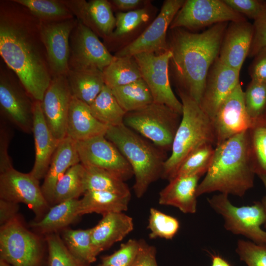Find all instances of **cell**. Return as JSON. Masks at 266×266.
Wrapping results in <instances>:
<instances>
[{
	"mask_svg": "<svg viewBox=\"0 0 266 266\" xmlns=\"http://www.w3.org/2000/svg\"><path fill=\"white\" fill-rule=\"evenodd\" d=\"M228 22L211 26L200 33L183 28L171 30L168 42L177 90L200 104L208 71L218 57Z\"/></svg>",
	"mask_w": 266,
	"mask_h": 266,
	"instance_id": "6da1fadb",
	"label": "cell"
},
{
	"mask_svg": "<svg viewBox=\"0 0 266 266\" xmlns=\"http://www.w3.org/2000/svg\"><path fill=\"white\" fill-rule=\"evenodd\" d=\"M24 20L1 13L0 54L34 101H41L52 78L31 28Z\"/></svg>",
	"mask_w": 266,
	"mask_h": 266,
	"instance_id": "7a4b0ae2",
	"label": "cell"
},
{
	"mask_svg": "<svg viewBox=\"0 0 266 266\" xmlns=\"http://www.w3.org/2000/svg\"><path fill=\"white\" fill-rule=\"evenodd\" d=\"M255 175L247 130L215 147L209 168L199 184L197 197L218 192L242 197L253 187Z\"/></svg>",
	"mask_w": 266,
	"mask_h": 266,
	"instance_id": "3957f363",
	"label": "cell"
},
{
	"mask_svg": "<svg viewBox=\"0 0 266 266\" xmlns=\"http://www.w3.org/2000/svg\"><path fill=\"white\" fill-rule=\"evenodd\" d=\"M131 166L135 178L133 190L141 198L150 185L161 177L166 151L152 145L124 124L108 127L105 135Z\"/></svg>",
	"mask_w": 266,
	"mask_h": 266,
	"instance_id": "277c9868",
	"label": "cell"
},
{
	"mask_svg": "<svg viewBox=\"0 0 266 266\" xmlns=\"http://www.w3.org/2000/svg\"><path fill=\"white\" fill-rule=\"evenodd\" d=\"M177 92L183 111L171 153L165 162L161 176L168 181L175 177L183 161L192 152L205 144L216 146L212 120L199 103L183 92L177 90Z\"/></svg>",
	"mask_w": 266,
	"mask_h": 266,
	"instance_id": "5b68a950",
	"label": "cell"
},
{
	"mask_svg": "<svg viewBox=\"0 0 266 266\" xmlns=\"http://www.w3.org/2000/svg\"><path fill=\"white\" fill-rule=\"evenodd\" d=\"M181 115L167 106L153 102L126 113L124 124L165 151L171 150Z\"/></svg>",
	"mask_w": 266,
	"mask_h": 266,
	"instance_id": "8992f818",
	"label": "cell"
},
{
	"mask_svg": "<svg viewBox=\"0 0 266 266\" xmlns=\"http://www.w3.org/2000/svg\"><path fill=\"white\" fill-rule=\"evenodd\" d=\"M207 201L212 209L222 217L228 231L243 235L255 243L266 245V232L261 227L265 216L261 201L236 206L231 203L229 195L221 193L207 198Z\"/></svg>",
	"mask_w": 266,
	"mask_h": 266,
	"instance_id": "52a82bcc",
	"label": "cell"
},
{
	"mask_svg": "<svg viewBox=\"0 0 266 266\" xmlns=\"http://www.w3.org/2000/svg\"><path fill=\"white\" fill-rule=\"evenodd\" d=\"M0 256L12 266H40L43 256L41 240L17 217L0 226Z\"/></svg>",
	"mask_w": 266,
	"mask_h": 266,
	"instance_id": "ba28073f",
	"label": "cell"
},
{
	"mask_svg": "<svg viewBox=\"0 0 266 266\" xmlns=\"http://www.w3.org/2000/svg\"><path fill=\"white\" fill-rule=\"evenodd\" d=\"M142 78L148 86L154 102L166 105L182 115L183 105L174 95L169 81V50L160 54L141 53L133 56Z\"/></svg>",
	"mask_w": 266,
	"mask_h": 266,
	"instance_id": "9c48e42d",
	"label": "cell"
},
{
	"mask_svg": "<svg viewBox=\"0 0 266 266\" xmlns=\"http://www.w3.org/2000/svg\"><path fill=\"white\" fill-rule=\"evenodd\" d=\"M246 20L243 15L234 11L223 0H187L177 12L169 29H198L228 22Z\"/></svg>",
	"mask_w": 266,
	"mask_h": 266,
	"instance_id": "30bf717a",
	"label": "cell"
},
{
	"mask_svg": "<svg viewBox=\"0 0 266 266\" xmlns=\"http://www.w3.org/2000/svg\"><path fill=\"white\" fill-rule=\"evenodd\" d=\"M184 0H166L151 24L137 38L119 50L116 57L133 56L141 53L160 54L169 50L167 31Z\"/></svg>",
	"mask_w": 266,
	"mask_h": 266,
	"instance_id": "8fae6325",
	"label": "cell"
},
{
	"mask_svg": "<svg viewBox=\"0 0 266 266\" xmlns=\"http://www.w3.org/2000/svg\"><path fill=\"white\" fill-rule=\"evenodd\" d=\"M0 198L26 204L34 212L37 220L50 208L39 186V180L30 172L23 173L13 167L0 173Z\"/></svg>",
	"mask_w": 266,
	"mask_h": 266,
	"instance_id": "7c38bea8",
	"label": "cell"
},
{
	"mask_svg": "<svg viewBox=\"0 0 266 266\" xmlns=\"http://www.w3.org/2000/svg\"><path fill=\"white\" fill-rule=\"evenodd\" d=\"M76 147L80 162L83 166L108 170L124 181L133 176L127 160L105 135L76 141Z\"/></svg>",
	"mask_w": 266,
	"mask_h": 266,
	"instance_id": "4fadbf2b",
	"label": "cell"
},
{
	"mask_svg": "<svg viewBox=\"0 0 266 266\" xmlns=\"http://www.w3.org/2000/svg\"><path fill=\"white\" fill-rule=\"evenodd\" d=\"M77 22L72 18L41 22L39 34L47 61L53 77L66 75L69 70V37Z\"/></svg>",
	"mask_w": 266,
	"mask_h": 266,
	"instance_id": "5bb4252c",
	"label": "cell"
},
{
	"mask_svg": "<svg viewBox=\"0 0 266 266\" xmlns=\"http://www.w3.org/2000/svg\"><path fill=\"white\" fill-rule=\"evenodd\" d=\"M70 69L103 71L114 58L97 35L78 21L70 35Z\"/></svg>",
	"mask_w": 266,
	"mask_h": 266,
	"instance_id": "9a60e30c",
	"label": "cell"
},
{
	"mask_svg": "<svg viewBox=\"0 0 266 266\" xmlns=\"http://www.w3.org/2000/svg\"><path fill=\"white\" fill-rule=\"evenodd\" d=\"M212 121L215 146L248 130L251 121L246 110L240 83L221 104Z\"/></svg>",
	"mask_w": 266,
	"mask_h": 266,
	"instance_id": "2e32d148",
	"label": "cell"
},
{
	"mask_svg": "<svg viewBox=\"0 0 266 266\" xmlns=\"http://www.w3.org/2000/svg\"><path fill=\"white\" fill-rule=\"evenodd\" d=\"M72 95L66 75L53 77L41 101L46 122L55 137L66 136L67 120Z\"/></svg>",
	"mask_w": 266,
	"mask_h": 266,
	"instance_id": "e0dca14e",
	"label": "cell"
},
{
	"mask_svg": "<svg viewBox=\"0 0 266 266\" xmlns=\"http://www.w3.org/2000/svg\"><path fill=\"white\" fill-rule=\"evenodd\" d=\"M31 98L25 89L0 77L1 118L26 133L33 132L34 101H32Z\"/></svg>",
	"mask_w": 266,
	"mask_h": 266,
	"instance_id": "ac0fdd59",
	"label": "cell"
},
{
	"mask_svg": "<svg viewBox=\"0 0 266 266\" xmlns=\"http://www.w3.org/2000/svg\"><path fill=\"white\" fill-rule=\"evenodd\" d=\"M239 74L240 71L223 64L218 58L211 66L200 105L211 120L221 104L240 83Z\"/></svg>",
	"mask_w": 266,
	"mask_h": 266,
	"instance_id": "d6986e66",
	"label": "cell"
},
{
	"mask_svg": "<svg viewBox=\"0 0 266 266\" xmlns=\"http://www.w3.org/2000/svg\"><path fill=\"white\" fill-rule=\"evenodd\" d=\"M253 35V25L246 20L231 22L222 40L219 60L240 71L246 58L248 57Z\"/></svg>",
	"mask_w": 266,
	"mask_h": 266,
	"instance_id": "ffe728a7",
	"label": "cell"
},
{
	"mask_svg": "<svg viewBox=\"0 0 266 266\" xmlns=\"http://www.w3.org/2000/svg\"><path fill=\"white\" fill-rule=\"evenodd\" d=\"M86 26L96 34L110 37L115 28L116 18L110 2L106 0L64 2Z\"/></svg>",
	"mask_w": 266,
	"mask_h": 266,
	"instance_id": "44dd1931",
	"label": "cell"
},
{
	"mask_svg": "<svg viewBox=\"0 0 266 266\" xmlns=\"http://www.w3.org/2000/svg\"><path fill=\"white\" fill-rule=\"evenodd\" d=\"M33 133L35 146V160L31 174L37 179L44 178L61 141L56 139L45 120L41 101H34Z\"/></svg>",
	"mask_w": 266,
	"mask_h": 266,
	"instance_id": "7402d4cb",
	"label": "cell"
},
{
	"mask_svg": "<svg viewBox=\"0 0 266 266\" xmlns=\"http://www.w3.org/2000/svg\"><path fill=\"white\" fill-rule=\"evenodd\" d=\"M133 218L124 212L102 215L100 221L91 228L93 247L98 255L115 243L121 241L133 229Z\"/></svg>",
	"mask_w": 266,
	"mask_h": 266,
	"instance_id": "603a6c76",
	"label": "cell"
},
{
	"mask_svg": "<svg viewBox=\"0 0 266 266\" xmlns=\"http://www.w3.org/2000/svg\"><path fill=\"white\" fill-rule=\"evenodd\" d=\"M201 177L198 174L174 177L160 192L159 204L175 207L184 213H195L197 209V191Z\"/></svg>",
	"mask_w": 266,
	"mask_h": 266,
	"instance_id": "cb8c5ba5",
	"label": "cell"
},
{
	"mask_svg": "<svg viewBox=\"0 0 266 266\" xmlns=\"http://www.w3.org/2000/svg\"><path fill=\"white\" fill-rule=\"evenodd\" d=\"M108 127L92 114L89 105L72 97L67 120L66 136L75 141L105 135Z\"/></svg>",
	"mask_w": 266,
	"mask_h": 266,
	"instance_id": "d4e9b609",
	"label": "cell"
},
{
	"mask_svg": "<svg viewBox=\"0 0 266 266\" xmlns=\"http://www.w3.org/2000/svg\"><path fill=\"white\" fill-rule=\"evenodd\" d=\"M79 163L76 141L66 136L60 142L41 187L49 204L52 202L54 189L58 181L70 167Z\"/></svg>",
	"mask_w": 266,
	"mask_h": 266,
	"instance_id": "484cf974",
	"label": "cell"
},
{
	"mask_svg": "<svg viewBox=\"0 0 266 266\" xmlns=\"http://www.w3.org/2000/svg\"><path fill=\"white\" fill-rule=\"evenodd\" d=\"M79 200V215L96 213L102 215L112 212H124L128 208L131 195L105 191H88Z\"/></svg>",
	"mask_w": 266,
	"mask_h": 266,
	"instance_id": "4316f807",
	"label": "cell"
},
{
	"mask_svg": "<svg viewBox=\"0 0 266 266\" xmlns=\"http://www.w3.org/2000/svg\"><path fill=\"white\" fill-rule=\"evenodd\" d=\"M66 77L72 96L89 105L105 86L103 72L97 69H70Z\"/></svg>",
	"mask_w": 266,
	"mask_h": 266,
	"instance_id": "83f0119b",
	"label": "cell"
},
{
	"mask_svg": "<svg viewBox=\"0 0 266 266\" xmlns=\"http://www.w3.org/2000/svg\"><path fill=\"white\" fill-rule=\"evenodd\" d=\"M79 200L71 199L55 204L41 219L32 223L31 227L46 235L66 228L80 216Z\"/></svg>",
	"mask_w": 266,
	"mask_h": 266,
	"instance_id": "f1b7e54d",
	"label": "cell"
},
{
	"mask_svg": "<svg viewBox=\"0 0 266 266\" xmlns=\"http://www.w3.org/2000/svg\"><path fill=\"white\" fill-rule=\"evenodd\" d=\"M105 85L111 89L142 78L133 56L116 57L102 71Z\"/></svg>",
	"mask_w": 266,
	"mask_h": 266,
	"instance_id": "f546056e",
	"label": "cell"
},
{
	"mask_svg": "<svg viewBox=\"0 0 266 266\" xmlns=\"http://www.w3.org/2000/svg\"><path fill=\"white\" fill-rule=\"evenodd\" d=\"M89 107L93 115L108 127L124 124L126 112L119 104L111 89L105 85Z\"/></svg>",
	"mask_w": 266,
	"mask_h": 266,
	"instance_id": "4dcf8cb0",
	"label": "cell"
},
{
	"mask_svg": "<svg viewBox=\"0 0 266 266\" xmlns=\"http://www.w3.org/2000/svg\"><path fill=\"white\" fill-rule=\"evenodd\" d=\"M111 90L126 113L137 110L154 102L151 91L142 78Z\"/></svg>",
	"mask_w": 266,
	"mask_h": 266,
	"instance_id": "1f68e13d",
	"label": "cell"
},
{
	"mask_svg": "<svg viewBox=\"0 0 266 266\" xmlns=\"http://www.w3.org/2000/svg\"><path fill=\"white\" fill-rule=\"evenodd\" d=\"M84 184L85 192L93 190L105 191L124 195H131L128 185L116 174L95 166H84Z\"/></svg>",
	"mask_w": 266,
	"mask_h": 266,
	"instance_id": "d6a6232c",
	"label": "cell"
},
{
	"mask_svg": "<svg viewBox=\"0 0 266 266\" xmlns=\"http://www.w3.org/2000/svg\"><path fill=\"white\" fill-rule=\"evenodd\" d=\"M85 167L80 163L70 167L60 179L54 189L51 203L78 198L85 191L84 184Z\"/></svg>",
	"mask_w": 266,
	"mask_h": 266,
	"instance_id": "836d02e7",
	"label": "cell"
},
{
	"mask_svg": "<svg viewBox=\"0 0 266 266\" xmlns=\"http://www.w3.org/2000/svg\"><path fill=\"white\" fill-rule=\"evenodd\" d=\"M248 133L255 173L266 175V113L251 120Z\"/></svg>",
	"mask_w": 266,
	"mask_h": 266,
	"instance_id": "e575fe53",
	"label": "cell"
},
{
	"mask_svg": "<svg viewBox=\"0 0 266 266\" xmlns=\"http://www.w3.org/2000/svg\"><path fill=\"white\" fill-rule=\"evenodd\" d=\"M63 238L70 252L80 261L90 265L96 261L98 255L92 244L91 228L86 230L65 229Z\"/></svg>",
	"mask_w": 266,
	"mask_h": 266,
	"instance_id": "d590c367",
	"label": "cell"
},
{
	"mask_svg": "<svg viewBox=\"0 0 266 266\" xmlns=\"http://www.w3.org/2000/svg\"><path fill=\"white\" fill-rule=\"evenodd\" d=\"M33 15L45 20L56 21L72 18V13L64 2L54 0H15Z\"/></svg>",
	"mask_w": 266,
	"mask_h": 266,
	"instance_id": "8d00e7d4",
	"label": "cell"
},
{
	"mask_svg": "<svg viewBox=\"0 0 266 266\" xmlns=\"http://www.w3.org/2000/svg\"><path fill=\"white\" fill-rule=\"evenodd\" d=\"M214 146L202 145L189 155L183 161L175 176L185 175H203L210 165L214 152Z\"/></svg>",
	"mask_w": 266,
	"mask_h": 266,
	"instance_id": "74e56055",
	"label": "cell"
},
{
	"mask_svg": "<svg viewBox=\"0 0 266 266\" xmlns=\"http://www.w3.org/2000/svg\"><path fill=\"white\" fill-rule=\"evenodd\" d=\"M179 227L177 219L155 208H151L147 227L150 232L149 235L150 238L172 239L177 234Z\"/></svg>",
	"mask_w": 266,
	"mask_h": 266,
	"instance_id": "f35d334b",
	"label": "cell"
},
{
	"mask_svg": "<svg viewBox=\"0 0 266 266\" xmlns=\"http://www.w3.org/2000/svg\"><path fill=\"white\" fill-rule=\"evenodd\" d=\"M49 266H90L76 258L56 233L46 235Z\"/></svg>",
	"mask_w": 266,
	"mask_h": 266,
	"instance_id": "ab89813d",
	"label": "cell"
},
{
	"mask_svg": "<svg viewBox=\"0 0 266 266\" xmlns=\"http://www.w3.org/2000/svg\"><path fill=\"white\" fill-rule=\"evenodd\" d=\"M246 110L251 120L266 113V83L251 80L244 92Z\"/></svg>",
	"mask_w": 266,
	"mask_h": 266,
	"instance_id": "60d3db41",
	"label": "cell"
},
{
	"mask_svg": "<svg viewBox=\"0 0 266 266\" xmlns=\"http://www.w3.org/2000/svg\"><path fill=\"white\" fill-rule=\"evenodd\" d=\"M149 14L146 7L116 14L115 28L111 36L118 37L133 32L139 26L148 21Z\"/></svg>",
	"mask_w": 266,
	"mask_h": 266,
	"instance_id": "b9f144b4",
	"label": "cell"
},
{
	"mask_svg": "<svg viewBox=\"0 0 266 266\" xmlns=\"http://www.w3.org/2000/svg\"><path fill=\"white\" fill-rule=\"evenodd\" d=\"M235 251L247 266H266V245L239 239Z\"/></svg>",
	"mask_w": 266,
	"mask_h": 266,
	"instance_id": "7bdbcfd3",
	"label": "cell"
},
{
	"mask_svg": "<svg viewBox=\"0 0 266 266\" xmlns=\"http://www.w3.org/2000/svg\"><path fill=\"white\" fill-rule=\"evenodd\" d=\"M139 247L140 240L131 239L122 243L112 254L103 257L101 263L113 266H130L137 255Z\"/></svg>",
	"mask_w": 266,
	"mask_h": 266,
	"instance_id": "ee69618b",
	"label": "cell"
},
{
	"mask_svg": "<svg viewBox=\"0 0 266 266\" xmlns=\"http://www.w3.org/2000/svg\"><path fill=\"white\" fill-rule=\"evenodd\" d=\"M253 35L248 57H254L266 47V1L260 16L254 21Z\"/></svg>",
	"mask_w": 266,
	"mask_h": 266,
	"instance_id": "f6af8a7d",
	"label": "cell"
},
{
	"mask_svg": "<svg viewBox=\"0 0 266 266\" xmlns=\"http://www.w3.org/2000/svg\"><path fill=\"white\" fill-rule=\"evenodd\" d=\"M224 2L234 11L255 20L261 14L265 0H223Z\"/></svg>",
	"mask_w": 266,
	"mask_h": 266,
	"instance_id": "bcb514c9",
	"label": "cell"
},
{
	"mask_svg": "<svg viewBox=\"0 0 266 266\" xmlns=\"http://www.w3.org/2000/svg\"><path fill=\"white\" fill-rule=\"evenodd\" d=\"M8 122L2 118L0 123V173L13 167L8 149L12 132Z\"/></svg>",
	"mask_w": 266,
	"mask_h": 266,
	"instance_id": "7dc6e473",
	"label": "cell"
},
{
	"mask_svg": "<svg viewBox=\"0 0 266 266\" xmlns=\"http://www.w3.org/2000/svg\"><path fill=\"white\" fill-rule=\"evenodd\" d=\"M130 266H158L156 248L144 240H140L138 252Z\"/></svg>",
	"mask_w": 266,
	"mask_h": 266,
	"instance_id": "c3c4849f",
	"label": "cell"
},
{
	"mask_svg": "<svg viewBox=\"0 0 266 266\" xmlns=\"http://www.w3.org/2000/svg\"><path fill=\"white\" fill-rule=\"evenodd\" d=\"M249 74L251 80L266 83V47L254 57Z\"/></svg>",
	"mask_w": 266,
	"mask_h": 266,
	"instance_id": "681fc988",
	"label": "cell"
},
{
	"mask_svg": "<svg viewBox=\"0 0 266 266\" xmlns=\"http://www.w3.org/2000/svg\"><path fill=\"white\" fill-rule=\"evenodd\" d=\"M18 203L0 199V225L2 226L18 217Z\"/></svg>",
	"mask_w": 266,
	"mask_h": 266,
	"instance_id": "f907efd6",
	"label": "cell"
},
{
	"mask_svg": "<svg viewBox=\"0 0 266 266\" xmlns=\"http://www.w3.org/2000/svg\"><path fill=\"white\" fill-rule=\"evenodd\" d=\"M117 9L122 12L131 11L145 7L149 0H112L110 1Z\"/></svg>",
	"mask_w": 266,
	"mask_h": 266,
	"instance_id": "816d5d0a",
	"label": "cell"
},
{
	"mask_svg": "<svg viewBox=\"0 0 266 266\" xmlns=\"http://www.w3.org/2000/svg\"><path fill=\"white\" fill-rule=\"evenodd\" d=\"M211 258V266H232L230 263L222 257L217 254H210Z\"/></svg>",
	"mask_w": 266,
	"mask_h": 266,
	"instance_id": "f5cc1de1",
	"label": "cell"
},
{
	"mask_svg": "<svg viewBox=\"0 0 266 266\" xmlns=\"http://www.w3.org/2000/svg\"><path fill=\"white\" fill-rule=\"evenodd\" d=\"M258 176L262 180L266 191V175H260ZM261 202L262 204L265 216V221L264 226L266 228V194L262 198Z\"/></svg>",
	"mask_w": 266,
	"mask_h": 266,
	"instance_id": "db71d44e",
	"label": "cell"
},
{
	"mask_svg": "<svg viewBox=\"0 0 266 266\" xmlns=\"http://www.w3.org/2000/svg\"><path fill=\"white\" fill-rule=\"evenodd\" d=\"M0 266H12L4 260L0 259Z\"/></svg>",
	"mask_w": 266,
	"mask_h": 266,
	"instance_id": "11a10c76",
	"label": "cell"
},
{
	"mask_svg": "<svg viewBox=\"0 0 266 266\" xmlns=\"http://www.w3.org/2000/svg\"><path fill=\"white\" fill-rule=\"evenodd\" d=\"M98 266H112V265H110L104 264L101 263V264L99 265Z\"/></svg>",
	"mask_w": 266,
	"mask_h": 266,
	"instance_id": "9f6ffc18",
	"label": "cell"
}]
</instances>
